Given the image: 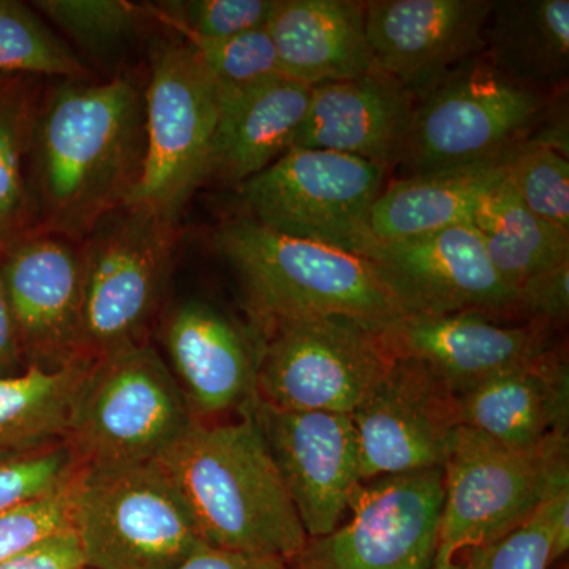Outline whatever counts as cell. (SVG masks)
Returning a JSON list of instances; mask_svg holds the SVG:
<instances>
[{
	"instance_id": "6da1fadb",
	"label": "cell",
	"mask_w": 569,
	"mask_h": 569,
	"mask_svg": "<svg viewBox=\"0 0 569 569\" xmlns=\"http://www.w3.org/2000/svg\"><path fill=\"white\" fill-rule=\"evenodd\" d=\"M59 81L33 118V206L40 231L81 244L140 182L144 92L127 77Z\"/></svg>"
},
{
	"instance_id": "7a4b0ae2",
	"label": "cell",
	"mask_w": 569,
	"mask_h": 569,
	"mask_svg": "<svg viewBox=\"0 0 569 569\" xmlns=\"http://www.w3.org/2000/svg\"><path fill=\"white\" fill-rule=\"evenodd\" d=\"M189 508L206 546L291 560L305 527L252 415L197 421L156 460Z\"/></svg>"
},
{
	"instance_id": "3957f363",
	"label": "cell",
	"mask_w": 569,
	"mask_h": 569,
	"mask_svg": "<svg viewBox=\"0 0 569 569\" xmlns=\"http://www.w3.org/2000/svg\"><path fill=\"white\" fill-rule=\"evenodd\" d=\"M213 246L233 266L258 328L309 317H348L381 328L407 316L369 258L277 233L249 217L223 223Z\"/></svg>"
},
{
	"instance_id": "277c9868",
	"label": "cell",
	"mask_w": 569,
	"mask_h": 569,
	"mask_svg": "<svg viewBox=\"0 0 569 569\" xmlns=\"http://www.w3.org/2000/svg\"><path fill=\"white\" fill-rule=\"evenodd\" d=\"M194 421L159 351L130 343L93 359L63 441L80 468L142 466L162 458Z\"/></svg>"
},
{
	"instance_id": "5b68a950",
	"label": "cell",
	"mask_w": 569,
	"mask_h": 569,
	"mask_svg": "<svg viewBox=\"0 0 569 569\" xmlns=\"http://www.w3.org/2000/svg\"><path fill=\"white\" fill-rule=\"evenodd\" d=\"M71 522L86 567L176 569L204 542L173 482L156 462L78 468Z\"/></svg>"
},
{
	"instance_id": "8992f818",
	"label": "cell",
	"mask_w": 569,
	"mask_h": 569,
	"mask_svg": "<svg viewBox=\"0 0 569 569\" xmlns=\"http://www.w3.org/2000/svg\"><path fill=\"white\" fill-rule=\"evenodd\" d=\"M568 456V436L518 449L459 426L443 466L438 549L458 556L518 529L569 479Z\"/></svg>"
},
{
	"instance_id": "52a82bcc",
	"label": "cell",
	"mask_w": 569,
	"mask_h": 569,
	"mask_svg": "<svg viewBox=\"0 0 569 569\" xmlns=\"http://www.w3.org/2000/svg\"><path fill=\"white\" fill-rule=\"evenodd\" d=\"M542 110L541 93L478 56L415 104L396 167L415 176L507 156L526 142Z\"/></svg>"
},
{
	"instance_id": "ba28073f",
	"label": "cell",
	"mask_w": 569,
	"mask_h": 569,
	"mask_svg": "<svg viewBox=\"0 0 569 569\" xmlns=\"http://www.w3.org/2000/svg\"><path fill=\"white\" fill-rule=\"evenodd\" d=\"M388 171L358 157L290 148L239 186L249 219L269 230L369 258L370 209Z\"/></svg>"
},
{
	"instance_id": "9c48e42d",
	"label": "cell",
	"mask_w": 569,
	"mask_h": 569,
	"mask_svg": "<svg viewBox=\"0 0 569 569\" xmlns=\"http://www.w3.org/2000/svg\"><path fill=\"white\" fill-rule=\"evenodd\" d=\"M178 223L122 206L81 242L82 358L146 342L170 277Z\"/></svg>"
},
{
	"instance_id": "30bf717a",
	"label": "cell",
	"mask_w": 569,
	"mask_h": 569,
	"mask_svg": "<svg viewBox=\"0 0 569 569\" xmlns=\"http://www.w3.org/2000/svg\"><path fill=\"white\" fill-rule=\"evenodd\" d=\"M219 108V88L186 41L153 48L144 91V167L126 206L178 223L208 179Z\"/></svg>"
},
{
	"instance_id": "8fae6325",
	"label": "cell",
	"mask_w": 569,
	"mask_h": 569,
	"mask_svg": "<svg viewBox=\"0 0 569 569\" xmlns=\"http://www.w3.org/2000/svg\"><path fill=\"white\" fill-rule=\"evenodd\" d=\"M258 329L257 397L280 410L351 415L391 361L380 328L355 318H296Z\"/></svg>"
},
{
	"instance_id": "7c38bea8",
	"label": "cell",
	"mask_w": 569,
	"mask_h": 569,
	"mask_svg": "<svg viewBox=\"0 0 569 569\" xmlns=\"http://www.w3.org/2000/svg\"><path fill=\"white\" fill-rule=\"evenodd\" d=\"M350 520L307 539L291 569H433L443 507V468L372 479Z\"/></svg>"
},
{
	"instance_id": "4fadbf2b",
	"label": "cell",
	"mask_w": 569,
	"mask_h": 569,
	"mask_svg": "<svg viewBox=\"0 0 569 569\" xmlns=\"http://www.w3.org/2000/svg\"><path fill=\"white\" fill-rule=\"evenodd\" d=\"M351 419L362 481L443 468L460 426L458 396L422 362L391 358Z\"/></svg>"
},
{
	"instance_id": "5bb4252c",
	"label": "cell",
	"mask_w": 569,
	"mask_h": 569,
	"mask_svg": "<svg viewBox=\"0 0 569 569\" xmlns=\"http://www.w3.org/2000/svg\"><path fill=\"white\" fill-rule=\"evenodd\" d=\"M252 415L307 537L335 531L361 488V456L351 415L280 410L254 397Z\"/></svg>"
},
{
	"instance_id": "9a60e30c",
	"label": "cell",
	"mask_w": 569,
	"mask_h": 569,
	"mask_svg": "<svg viewBox=\"0 0 569 569\" xmlns=\"http://www.w3.org/2000/svg\"><path fill=\"white\" fill-rule=\"evenodd\" d=\"M0 279L28 367L56 369L82 358L81 244L37 230L6 247Z\"/></svg>"
},
{
	"instance_id": "2e32d148",
	"label": "cell",
	"mask_w": 569,
	"mask_h": 569,
	"mask_svg": "<svg viewBox=\"0 0 569 569\" xmlns=\"http://www.w3.org/2000/svg\"><path fill=\"white\" fill-rule=\"evenodd\" d=\"M369 260L378 266L407 316H490L515 310L516 288L490 263L471 223L378 242Z\"/></svg>"
},
{
	"instance_id": "e0dca14e",
	"label": "cell",
	"mask_w": 569,
	"mask_h": 569,
	"mask_svg": "<svg viewBox=\"0 0 569 569\" xmlns=\"http://www.w3.org/2000/svg\"><path fill=\"white\" fill-rule=\"evenodd\" d=\"M373 70L421 100L460 63L485 54L492 0H370Z\"/></svg>"
},
{
	"instance_id": "ac0fdd59",
	"label": "cell",
	"mask_w": 569,
	"mask_h": 569,
	"mask_svg": "<svg viewBox=\"0 0 569 569\" xmlns=\"http://www.w3.org/2000/svg\"><path fill=\"white\" fill-rule=\"evenodd\" d=\"M380 340L391 358L430 367L456 396L550 353L546 326H503L478 312L403 316L381 326Z\"/></svg>"
},
{
	"instance_id": "d6986e66",
	"label": "cell",
	"mask_w": 569,
	"mask_h": 569,
	"mask_svg": "<svg viewBox=\"0 0 569 569\" xmlns=\"http://www.w3.org/2000/svg\"><path fill=\"white\" fill-rule=\"evenodd\" d=\"M415 104L406 88L377 70L313 86L291 148L346 153L389 171L399 160Z\"/></svg>"
},
{
	"instance_id": "ffe728a7",
	"label": "cell",
	"mask_w": 569,
	"mask_h": 569,
	"mask_svg": "<svg viewBox=\"0 0 569 569\" xmlns=\"http://www.w3.org/2000/svg\"><path fill=\"white\" fill-rule=\"evenodd\" d=\"M164 347L194 418L208 421L257 397V351L219 310L203 301L176 307Z\"/></svg>"
},
{
	"instance_id": "44dd1931",
	"label": "cell",
	"mask_w": 569,
	"mask_h": 569,
	"mask_svg": "<svg viewBox=\"0 0 569 569\" xmlns=\"http://www.w3.org/2000/svg\"><path fill=\"white\" fill-rule=\"evenodd\" d=\"M268 31L288 80L313 88L373 70L365 2L277 0Z\"/></svg>"
},
{
	"instance_id": "7402d4cb",
	"label": "cell",
	"mask_w": 569,
	"mask_h": 569,
	"mask_svg": "<svg viewBox=\"0 0 569 569\" xmlns=\"http://www.w3.org/2000/svg\"><path fill=\"white\" fill-rule=\"evenodd\" d=\"M460 426L509 448L541 447L568 436V367L553 355L516 367L458 396Z\"/></svg>"
},
{
	"instance_id": "603a6c76",
	"label": "cell",
	"mask_w": 569,
	"mask_h": 569,
	"mask_svg": "<svg viewBox=\"0 0 569 569\" xmlns=\"http://www.w3.org/2000/svg\"><path fill=\"white\" fill-rule=\"evenodd\" d=\"M312 88L288 78L244 91H219L208 178L242 186L293 144L305 121Z\"/></svg>"
},
{
	"instance_id": "cb8c5ba5",
	"label": "cell",
	"mask_w": 569,
	"mask_h": 569,
	"mask_svg": "<svg viewBox=\"0 0 569 569\" xmlns=\"http://www.w3.org/2000/svg\"><path fill=\"white\" fill-rule=\"evenodd\" d=\"M511 153L391 183L370 209L373 238L400 241L471 223L482 198L507 179Z\"/></svg>"
},
{
	"instance_id": "d4e9b609",
	"label": "cell",
	"mask_w": 569,
	"mask_h": 569,
	"mask_svg": "<svg viewBox=\"0 0 569 569\" xmlns=\"http://www.w3.org/2000/svg\"><path fill=\"white\" fill-rule=\"evenodd\" d=\"M485 54L501 73L526 88L556 89L568 81V0L493 2Z\"/></svg>"
},
{
	"instance_id": "484cf974",
	"label": "cell",
	"mask_w": 569,
	"mask_h": 569,
	"mask_svg": "<svg viewBox=\"0 0 569 569\" xmlns=\"http://www.w3.org/2000/svg\"><path fill=\"white\" fill-rule=\"evenodd\" d=\"M93 359L0 378V458L62 441Z\"/></svg>"
},
{
	"instance_id": "4316f807",
	"label": "cell",
	"mask_w": 569,
	"mask_h": 569,
	"mask_svg": "<svg viewBox=\"0 0 569 569\" xmlns=\"http://www.w3.org/2000/svg\"><path fill=\"white\" fill-rule=\"evenodd\" d=\"M471 224L490 263L512 288L569 261V231L535 216L520 201L508 176L482 198Z\"/></svg>"
},
{
	"instance_id": "83f0119b",
	"label": "cell",
	"mask_w": 569,
	"mask_h": 569,
	"mask_svg": "<svg viewBox=\"0 0 569 569\" xmlns=\"http://www.w3.org/2000/svg\"><path fill=\"white\" fill-rule=\"evenodd\" d=\"M36 111L22 74L0 89V250L29 234L36 216L24 174Z\"/></svg>"
},
{
	"instance_id": "f1b7e54d",
	"label": "cell",
	"mask_w": 569,
	"mask_h": 569,
	"mask_svg": "<svg viewBox=\"0 0 569 569\" xmlns=\"http://www.w3.org/2000/svg\"><path fill=\"white\" fill-rule=\"evenodd\" d=\"M0 73L88 80L89 70L39 14L14 0H0Z\"/></svg>"
},
{
	"instance_id": "f546056e",
	"label": "cell",
	"mask_w": 569,
	"mask_h": 569,
	"mask_svg": "<svg viewBox=\"0 0 569 569\" xmlns=\"http://www.w3.org/2000/svg\"><path fill=\"white\" fill-rule=\"evenodd\" d=\"M198 56L219 91H244L284 78L268 26L231 39H203L178 32Z\"/></svg>"
},
{
	"instance_id": "4dcf8cb0",
	"label": "cell",
	"mask_w": 569,
	"mask_h": 569,
	"mask_svg": "<svg viewBox=\"0 0 569 569\" xmlns=\"http://www.w3.org/2000/svg\"><path fill=\"white\" fill-rule=\"evenodd\" d=\"M508 181L535 216L569 231L568 156L535 138L522 142L509 157Z\"/></svg>"
},
{
	"instance_id": "1f68e13d",
	"label": "cell",
	"mask_w": 569,
	"mask_h": 569,
	"mask_svg": "<svg viewBox=\"0 0 569 569\" xmlns=\"http://www.w3.org/2000/svg\"><path fill=\"white\" fill-rule=\"evenodd\" d=\"M277 0H187L142 7L148 20L203 39H231L263 29Z\"/></svg>"
},
{
	"instance_id": "d6a6232c",
	"label": "cell",
	"mask_w": 569,
	"mask_h": 569,
	"mask_svg": "<svg viewBox=\"0 0 569 569\" xmlns=\"http://www.w3.org/2000/svg\"><path fill=\"white\" fill-rule=\"evenodd\" d=\"M33 6L70 40L97 52L130 39L148 18L142 7L122 0H39Z\"/></svg>"
},
{
	"instance_id": "836d02e7",
	"label": "cell",
	"mask_w": 569,
	"mask_h": 569,
	"mask_svg": "<svg viewBox=\"0 0 569 569\" xmlns=\"http://www.w3.org/2000/svg\"><path fill=\"white\" fill-rule=\"evenodd\" d=\"M66 441L0 458V515L66 488L78 471Z\"/></svg>"
},
{
	"instance_id": "e575fe53",
	"label": "cell",
	"mask_w": 569,
	"mask_h": 569,
	"mask_svg": "<svg viewBox=\"0 0 569 569\" xmlns=\"http://www.w3.org/2000/svg\"><path fill=\"white\" fill-rule=\"evenodd\" d=\"M569 481V479H565ZM561 481V482H565ZM556 486L541 507L529 520L508 535L489 542L468 549L467 560L462 569H549L553 560V492Z\"/></svg>"
},
{
	"instance_id": "d590c367",
	"label": "cell",
	"mask_w": 569,
	"mask_h": 569,
	"mask_svg": "<svg viewBox=\"0 0 569 569\" xmlns=\"http://www.w3.org/2000/svg\"><path fill=\"white\" fill-rule=\"evenodd\" d=\"M73 479L66 488L36 498L20 507L0 515V563L31 548L41 539L73 529L71 505H73Z\"/></svg>"
},
{
	"instance_id": "8d00e7d4",
	"label": "cell",
	"mask_w": 569,
	"mask_h": 569,
	"mask_svg": "<svg viewBox=\"0 0 569 569\" xmlns=\"http://www.w3.org/2000/svg\"><path fill=\"white\" fill-rule=\"evenodd\" d=\"M515 310L539 325L567 321L569 313V261L529 277L516 288Z\"/></svg>"
},
{
	"instance_id": "74e56055",
	"label": "cell",
	"mask_w": 569,
	"mask_h": 569,
	"mask_svg": "<svg viewBox=\"0 0 569 569\" xmlns=\"http://www.w3.org/2000/svg\"><path fill=\"white\" fill-rule=\"evenodd\" d=\"M86 567L80 538L73 529L41 539L0 563V569H80Z\"/></svg>"
},
{
	"instance_id": "f35d334b",
	"label": "cell",
	"mask_w": 569,
	"mask_h": 569,
	"mask_svg": "<svg viewBox=\"0 0 569 569\" xmlns=\"http://www.w3.org/2000/svg\"><path fill=\"white\" fill-rule=\"evenodd\" d=\"M176 569H291L287 560L201 546Z\"/></svg>"
},
{
	"instance_id": "ab89813d",
	"label": "cell",
	"mask_w": 569,
	"mask_h": 569,
	"mask_svg": "<svg viewBox=\"0 0 569 569\" xmlns=\"http://www.w3.org/2000/svg\"><path fill=\"white\" fill-rule=\"evenodd\" d=\"M0 257H2V250H0ZM26 370L28 366L22 358L17 328H14L2 279H0V378L20 376Z\"/></svg>"
},
{
	"instance_id": "60d3db41",
	"label": "cell",
	"mask_w": 569,
	"mask_h": 569,
	"mask_svg": "<svg viewBox=\"0 0 569 569\" xmlns=\"http://www.w3.org/2000/svg\"><path fill=\"white\" fill-rule=\"evenodd\" d=\"M433 569H462V563L456 560V556L447 552V550L438 549L436 565Z\"/></svg>"
},
{
	"instance_id": "b9f144b4",
	"label": "cell",
	"mask_w": 569,
	"mask_h": 569,
	"mask_svg": "<svg viewBox=\"0 0 569 569\" xmlns=\"http://www.w3.org/2000/svg\"><path fill=\"white\" fill-rule=\"evenodd\" d=\"M20 77V74H3L0 73V89L6 88L10 81H13L14 78Z\"/></svg>"
},
{
	"instance_id": "7bdbcfd3",
	"label": "cell",
	"mask_w": 569,
	"mask_h": 569,
	"mask_svg": "<svg viewBox=\"0 0 569 569\" xmlns=\"http://www.w3.org/2000/svg\"><path fill=\"white\" fill-rule=\"evenodd\" d=\"M80 569H92V568H89V567H82V568H80Z\"/></svg>"
}]
</instances>
